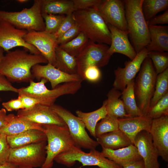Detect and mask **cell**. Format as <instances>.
<instances>
[{"mask_svg": "<svg viewBox=\"0 0 168 168\" xmlns=\"http://www.w3.org/2000/svg\"><path fill=\"white\" fill-rule=\"evenodd\" d=\"M41 0H35L31 7L20 12L0 10V21H7L16 28L28 31H44L45 24L41 12Z\"/></svg>", "mask_w": 168, "mask_h": 168, "instance_id": "52a82bcc", "label": "cell"}, {"mask_svg": "<svg viewBox=\"0 0 168 168\" xmlns=\"http://www.w3.org/2000/svg\"><path fill=\"white\" fill-rule=\"evenodd\" d=\"M109 47L107 44L96 43L89 40L76 58L77 74L83 80L84 72L87 67L94 66L99 68L108 64L111 56L108 52Z\"/></svg>", "mask_w": 168, "mask_h": 168, "instance_id": "8fae6325", "label": "cell"}, {"mask_svg": "<svg viewBox=\"0 0 168 168\" xmlns=\"http://www.w3.org/2000/svg\"><path fill=\"white\" fill-rule=\"evenodd\" d=\"M134 79L127 85L121 92V98L126 114L131 117L142 116V113L138 106L134 91Z\"/></svg>", "mask_w": 168, "mask_h": 168, "instance_id": "4dcf8cb0", "label": "cell"}, {"mask_svg": "<svg viewBox=\"0 0 168 168\" xmlns=\"http://www.w3.org/2000/svg\"><path fill=\"white\" fill-rule=\"evenodd\" d=\"M147 115L152 119L168 115V92L149 108Z\"/></svg>", "mask_w": 168, "mask_h": 168, "instance_id": "8d00e7d4", "label": "cell"}, {"mask_svg": "<svg viewBox=\"0 0 168 168\" xmlns=\"http://www.w3.org/2000/svg\"><path fill=\"white\" fill-rule=\"evenodd\" d=\"M149 133L162 160L168 162V115L152 119Z\"/></svg>", "mask_w": 168, "mask_h": 168, "instance_id": "ac0fdd59", "label": "cell"}, {"mask_svg": "<svg viewBox=\"0 0 168 168\" xmlns=\"http://www.w3.org/2000/svg\"><path fill=\"white\" fill-rule=\"evenodd\" d=\"M147 57L151 59L157 74L168 68V52L157 51H149L148 52Z\"/></svg>", "mask_w": 168, "mask_h": 168, "instance_id": "d590c367", "label": "cell"}, {"mask_svg": "<svg viewBox=\"0 0 168 168\" xmlns=\"http://www.w3.org/2000/svg\"><path fill=\"white\" fill-rule=\"evenodd\" d=\"M7 121L6 125L0 128V133L7 136L17 134L32 129L43 131L42 125L22 119L14 114L7 115Z\"/></svg>", "mask_w": 168, "mask_h": 168, "instance_id": "d4e9b609", "label": "cell"}, {"mask_svg": "<svg viewBox=\"0 0 168 168\" xmlns=\"http://www.w3.org/2000/svg\"><path fill=\"white\" fill-rule=\"evenodd\" d=\"M0 91H11L18 93V90L5 76L0 74Z\"/></svg>", "mask_w": 168, "mask_h": 168, "instance_id": "bcb514c9", "label": "cell"}, {"mask_svg": "<svg viewBox=\"0 0 168 168\" xmlns=\"http://www.w3.org/2000/svg\"><path fill=\"white\" fill-rule=\"evenodd\" d=\"M157 74L148 57L143 61L134 83L137 105L143 115H146L153 96Z\"/></svg>", "mask_w": 168, "mask_h": 168, "instance_id": "5b68a950", "label": "cell"}, {"mask_svg": "<svg viewBox=\"0 0 168 168\" xmlns=\"http://www.w3.org/2000/svg\"><path fill=\"white\" fill-rule=\"evenodd\" d=\"M55 67L69 74H77V67L76 58L66 52L58 46L55 48Z\"/></svg>", "mask_w": 168, "mask_h": 168, "instance_id": "f546056e", "label": "cell"}, {"mask_svg": "<svg viewBox=\"0 0 168 168\" xmlns=\"http://www.w3.org/2000/svg\"><path fill=\"white\" fill-rule=\"evenodd\" d=\"M121 95V92L114 87L109 91L107 95V99L103 102L107 114L118 118L130 117L126 114L123 100L119 98Z\"/></svg>", "mask_w": 168, "mask_h": 168, "instance_id": "4316f807", "label": "cell"}, {"mask_svg": "<svg viewBox=\"0 0 168 168\" xmlns=\"http://www.w3.org/2000/svg\"><path fill=\"white\" fill-rule=\"evenodd\" d=\"M2 105L4 108L8 111L23 109L22 102L18 98L11 100L7 102H3Z\"/></svg>", "mask_w": 168, "mask_h": 168, "instance_id": "ee69618b", "label": "cell"}, {"mask_svg": "<svg viewBox=\"0 0 168 168\" xmlns=\"http://www.w3.org/2000/svg\"><path fill=\"white\" fill-rule=\"evenodd\" d=\"M6 110L4 108L0 110V128L4 127L7 124Z\"/></svg>", "mask_w": 168, "mask_h": 168, "instance_id": "681fc988", "label": "cell"}, {"mask_svg": "<svg viewBox=\"0 0 168 168\" xmlns=\"http://www.w3.org/2000/svg\"><path fill=\"white\" fill-rule=\"evenodd\" d=\"M118 118L108 115L101 119L96 125L95 133L96 138L106 133L117 130L119 129Z\"/></svg>", "mask_w": 168, "mask_h": 168, "instance_id": "e575fe53", "label": "cell"}, {"mask_svg": "<svg viewBox=\"0 0 168 168\" xmlns=\"http://www.w3.org/2000/svg\"><path fill=\"white\" fill-rule=\"evenodd\" d=\"M7 136L0 133V165L7 162L10 148L7 141Z\"/></svg>", "mask_w": 168, "mask_h": 168, "instance_id": "b9f144b4", "label": "cell"}, {"mask_svg": "<svg viewBox=\"0 0 168 168\" xmlns=\"http://www.w3.org/2000/svg\"><path fill=\"white\" fill-rule=\"evenodd\" d=\"M142 8L146 21L154 17L158 13L168 9V0H143Z\"/></svg>", "mask_w": 168, "mask_h": 168, "instance_id": "1f68e13d", "label": "cell"}, {"mask_svg": "<svg viewBox=\"0 0 168 168\" xmlns=\"http://www.w3.org/2000/svg\"><path fill=\"white\" fill-rule=\"evenodd\" d=\"M24 39L35 47L47 60L48 63L55 67V50L58 45L57 39L53 34L44 31H28Z\"/></svg>", "mask_w": 168, "mask_h": 168, "instance_id": "5bb4252c", "label": "cell"}, {"mask_svg": "<svg viewBox=\"0 0 168 168\" xmlns=\"http://www.w3.org/2000/svg\"><path fill=\"white\" fill-rule=\"evenodd\" d=\"M147 53L146 48H144L137 54L133 59L126 61L124 68L118 67L114 70L115 79L113 84L114 88L122 91L127 85L134 79L144 60L147 57Z\"/></svg>", "mask_w": 168, "mask_h": 168, "instance_id": "2e32d148", "label": "cell"}, {"mask_svg": "<svg viewBox=\"0 0 168 168\" xmlns=\"http://www.w3.org/2000/svg\"><path fill=\"white\" fill-rule=\"evenodd\" d=\"M18 168H32L31 167L26 166H19Z\"/></svg>", "mask_w": 168, "mask_h": 168, "instance_id": "db71d44e", "label": "cell"}, {"mask_svg": "<svg viewBox=\"0 0 168 168\" xmlns=\"http://www.w3.org/2000/svg\"><path fill=\"white\" fill-rule=\"evenodd\" d=\"M168 92V68L157 74L155 91L151 100L150 108L155 105Z\"/></svg>", "mask_w": 168, "mask_h": 168, "instance_id": "836d02e7", "label": "cell"}, {"mask_svg": "<svg viewBox=\"0 0 168 168\" xmlns=\"http://www.w3.org/2000/svg\"><path fill=\"white\" fill-rule=\"evenodd\" d=\"M48 81L44 78H42L40 82H37L32 80L28 86L18 89V95L33 98L38 101L39 104L51 107L60 96L76 93L81 87L82 81L64 83L52 90L48 89L45 85Z\"/></svg>", "mask_w": 168, "mask_h": 168, "instance_id": "277c9868", "label": "cell"}, {"mask_svg": "<svg viewBox=\"0 0 168 168\" xmlns=\"http://www.w3.org/2000/svg\"><path fill=\"white\" fill-rule=\"evenodd\" d=\"M31 72L34 78L38 80L44 78L49 81L52 89L61 83L83 81L77 74L66 73L49 63L44 65L36 64L32 67Z\"/></svg>", "mask_w": 168, "mask_h": 168, "instance_id": "e0dca14e", "label": "cell"}, {"mask_svg": "<svg viewBox=\"0 0 168 168\" xmlns=\"http://www.w3.org/2000/svg\"><path fill=\"white\" fill-rule=\"evenodd\" d=\"M42 16L45 21L44 31L54 34L58 30L62 23L65 18V15H53L41 13Z\"/></svg>", "mask_w": 168, "mask_h": 168, "instance_id": "74e56055", "label": "cell"}, {"mask_svg": "<svg viewBox=\"0 0 168 168\" xmlns=\"http://www.w3.org/2000/svg\"><path fill=\"white\" fill-rule=\"evenodd\" d=\"M122 168H145V167L144 161L142 159L126 165Z\"/></svg>", "mask_w": 168, "mask_h": 168, "instance_id": "c3c4849f", "label": "cell"}, {"mask_svg": "<svg viewBox=\"0 0 168 168\" xmlns=\"http://www.w3.org/2000/svg\"><path fill=\"white\" fill-rule=\"evenodd\" d=\"M4 50L1 47H0V62L1 61L2 58L4 56Z\"/></svg>", "mask_w": 168, "mask_h": 168, "instance_id": "816d5d0a", "label": "cell"}, {"mask_svg": "<svg viewBox=\"0 0 168 168\" xmlns=\"http://www.w3.org/2000/svg\"><path fill=\"white\" fill-rule=\"evenodd\" d=\"M41 63H48L41 54L28 53L18 49L8 51L0 62V74L10 82H30L34 78L31 72L32 67Z\"/></svg>", "mask_w": 168, "mask_h": 168, "instance_id": "6da1fadb", "label": "cell"}, {"mask_svg": "<svg viewBox=\"0 0 168 168\" xmlns=\"http://www.w3.org/2000/svg\"><path fill=\"white\" fill-rule=\"evenodd\" d=\"M101 152L105 157L122 167L142 159L137 148L133 144L116 150L102 147Z\"/></svg>", "mask_w": 168, "mask_h": 168, "instance_id": "7402d4cb", "label": "cell"}, {"mask_svg": "<svg viewBox=\"0 0 168 168\" xmlns=\"http://www.w3.org/2000/svg\"><path fill=\"white\" fill-rule=\"evenodd\" d=\"M102 147L116 150L133 144L128 137L120 130L104 134L96 138Z\"/></svg>", "mask_w": 168, "mask_h": 168, "instance_id": "484cf974", "label": "cell"}, {"mask_svg": "<svg viewBox=\"0 0 168 168\" xmlns=\"http://www.w3.org/2000/svg\"><path fill=\"white\" fill-rule=\"evenodd\" d=\"M1 98L0 97V102L1 101Z\"/></svg>", "mask_w": 168, "mask_h": 168, "instance_id": "11a10c76", "label": "cell"}, {"mask_svg": "<svg viewBox=\"0 0 168 168\" xmlns=\"http://www.w3.org/2000/svg\"><path fill=\"white\" fill-rule=\"evenodd\" d=\"M150 42L146 48L148 52L168 51V26H148Z\"/></svg>", "mask_w": 168, "mask_h": 168, "instance_id": "603a6c76", "label": "cell"}, {"mask_svg": "<svg viewBox=\"0 0 168 168\" xmlns=\"http://www.w3.org/2000/svg\"><path fill=\"white\" fill-rule=\"evenodd\" d=\"M80 32L79 26L76 22L71 28L57 39L58 45L70 41L76 37Z\"/></svg>", "mask_w": 168, "mask_h": 168, "instance_id": "ab89813d", "label": "cell"}, {"mask_svg": "<svg viewBox=\"0 0 168 168\" xmlns=\"http://www.w3.org/2000/svg\"><path fill=\"white\" fill-rule=\"evenodd\" d=\"M17 1L20 3H23L26 2L28 1L27 0H17Z\"/></svg>", "mask_w": 168, "mask_h": 168, "instance_id": "f5cc1de1", "label": "cell"}, {"mask_svg": "<svg viewBox=\"0 0 168 168\" xmlns=\"http://www.w3.org/2000/svg\"><path fill=\"white\" fill-rule=\"evenodd\" d=\"M107 25L111 36L108 50L109 54L112 56L114 53H119L128 57L130 60L133 59L137 54L129 40L128 34L109 24Z\"/></svg>", "mask_w": 168, "mask_h": 168, "instance_id": "ffe728a7", "label": "cell"}, {"mask_svg": "<svg viewBox=\"0 0 168 168\" xmlns=\"http://www.w3.org/2000/svg\"><path fill=\"white\" fill-rule=\"evenodd\" d=\"M73 13L66 15L58 30L56 33L53 34L57 39L75 24L76 21Z\"/></svg>", "mask_w": 168, "mask_h": 168, "instance_id": "f35d334b", "label": "cell"}, {"mask_svg": "<svg viewBox=\"0 0 168 168\" xmlns=\"http://www.w3.org/2000/svg\"><path fill=\"white\" fill-rule=\"evenodd\" d=\"M50 107L66 124L75 146L91 150L95 149L99 145L96 141L89 137L84 124L77 116L59 105L54 104Z\"/></svg>", "mask_w": 168, "mask_h": 168, "instance_id": "30bf717a", "label": "cell"}, {"mask_svg": "<svg viewBox=\"0 0 168 168\" xmlns=\"http://www.w3.org/2000/svg\"><path fill=\"white\" fill-rule=\"evenodd\" d=\"M143 0H124L128 35L137 54L150 42L149 28L142 12Z\"/></svg>", "mask_w": 168, "mask_h": 168, "instance_id": "7a4b0ae2", "label": "cell"}, {"mask_svg": "<svg viewBox=\"0 0 168 168\" xmlns=\"http://www.w3.org/2000/svg\"><path fill=\"white\" fill-rule=\"evenodd\" d=\"M47 141L11 148L7 162L18 166L41 167L46 158Z\"/></svg>", "mask_w": 168, "mask_h": 168, "instance_id": "9c48e42d", "label": "cell"}, {"mask_svg": "<svg viewBox=\"0 0 168 168\" xmlns=\"http://www.w3.org/2000/svg\"><path fill=\"white\" fill-rule=\"evenodd\" d=\"M152 119L147 115L118 118L119 128L129 139L133 144L136 135L141 131L149 132Z\"/></svg>", "mask_w": 168, "mask_h": 168, "instance_id": "44dd1931", "label": "cell"}, {"mask_svg": "<svg viewBox=\"0 0 168 168\" xmlns=\"http://www.w3.org/2000/svg\"><path fill=\"white\" fill-rule=\"evenodd\" d=\"M27 32L26 30L16 28L7 21H0V47L7 52L15 47H23L31 54H41L35 47L24 39Z\"/></svg>", "mask_w": 168, "mask_h": 168, "instance_id": "7c38bea8", "label": "cell"}, {"mask_svg": "<svg viewBox=\"0 0 168 168\" xmlns=\"http://www.w3.org/2000/svg\"><path fill=\"white\" fill-rule=\"evenodd\" d=\"M18 166L8 162L4 164L0 165V168H18Z\"/></svg>", "mask_w": 168, "mask_h": 168, "instance_id": "f907efd6", "label": "cell"}, {"mask_svg": "<svg viewBox=\"0 0 168 168\" xmlns=\"http://www.w3.org/2000/svg\"><path fill=\"white\" fill-rule=\"evenodd\" d=\"M73 13L80 31L89 40L96 43L110 45V32L97 10L90 8L77 10Z\"/></svg>", "mask_w": 168, "mask_h": 168, "instance_id": "3957f363", "label": "cell"}, {"mask_svg": "<svg viewBox=\"0 0 168 168\" xmlns=\"http://www.w3.org/2000/svg\"><path fill=\"white\" fill-rule=\"evenodd\" d=\"M101 73L99 68L94 66L87 67L84 73V80L91 82L98 81L100 78Z\"/></svg>", "mask_w": 168, "mask_h": 168, "instance_id": "7bdbcfd3", "label": "cell"}, {"mask_svg": "<svg viewBox=\"0 0 168 168\" xmlns=\"http://www.w3.org/2000/svg\"><path fill=\"white\" fill-rule=\"evenodd\" d=\"M133 144L143 160L145 168H160L158 152L148 131L143 130L137 134Z\"/></svg>", "mask_w": 168, "mask_h": 168, "instance_id": "d6986e66", "label": "cell"}, {"mask_svg": "<svg viewBox=\"0 0 168 168\" xmlns=\"http://www.w3.org/2000/svg\"><path fill=\"white\" fill-rule=\"evenodd\" d=\"M54 161L68 167H72L78 161L82 163V166H97L99 168H122L95 149L90 150V152L87 153L75 146L59 154Z\"/></svg>", "mask_w": 168, "mask_h": 168, "instance_id": "ba28073f", "label": "cell"}, {"mask_svg": "<svg viewBox=\"0 0 168 168\" xmlns=\"http://www.w3.org/2000/svg\"><path fill=\"white\" fill-rule=\"evenodd\" d=\"M77 116L83 122L86 128L93 137L96 138L95 128L97 122L107 115L105 105L103 102L102 106L94 111L85 113L80 110L76 111Z\"/></svg>", "mask_w": 168, "mask_h": 168, "instance_id": "f1b7e54d", "label": "cell"}, {"mask_svg": "<svg viewBox=\"0 0 168 168\" xmlns=\"http://www.w3.org/2000/svg\"><path fill=\"white\" fill-rule=\"evenodd\" d=\"M88 40L84 34L81 32L72 40L58 46L69 54L76 58L86 46Z\"/></svg>", "mask_w": 168, "mask_h": 168, "instance_id": "d6a6232c", "label": "cell"}, {"mask_svg": "<svg viewBox=\"0 0 168 168\" xmlns=\"http://www.w3.org/2000/svg\"><path fill=\"white\" fill-rule=\"evenodd\" d=\"M47 137L46 158L41 168H52L54 158L60 153L75 146L68 127L55 124H43Z\"/></svg>", "mask_w": 168, "mask_h": 168, "instance_id": "8992f818", "label": "cell"}, {"mask_svg": "<svg viewBox=\"0 0 168 168\" xmlns=\"http://www.w3.org/2000/svg\"><path fill=\"white\" fill-rule=\"evenodd\" d=\"M16 115L22 119L41 125L55 124L67 127L63 119L50 107L40 104L29 109L19 110Z\"/></svg>", "mask_w": 168, "mask_h": 168, "instance_id": "9a60e30c", "label": "cell"}, {"mask_svg": "<svg viewBox=\"0 0 168 168\" xmlns=\"http://www.w3.org/2000/svg\"><path fill=\"white\" fill-rule=\"evenodd\" d=\"M97 10L107 24L128 34L124 0H102Z\"/></svg>", "mask_w": 168, "mask_h": 168, "instance_id": "4fadbf2b", "label": "cell"}, {"mask_svg": "<svg viewBox=\"0 0 168 168\" xmlns=\"http://www.w3.org/2000/svg\"><path fill=\"white\" fill-rule=\"evenodd\" d=\"M147 22L148 26L168 24V10H166L162 14L155 16L150 20L147 21Z\"/></svg>", "mask_w": 168, "mask_h": 168, "instance_id": "f6af8a7d", "label": "cell"}, {"mask_svg": "<svg viewBox=\"0 0 168 168\" xmlns=\"http://www.w3.org/2000/svg\"><path fill=\"white\" fill-rule=\"evenodd\" d=\"M75 11L72 0H41V13L67 15Z\"/></svg>", "mask_w": 168, "mask_h": 168, "instance_id": "83f0119b", "label": "cell"}, {"mask_svg": "<svg viewBox=\"0 0 168 168\" xmlns=\"http://www.w3.org/2000/svg\"><path fill=\"white\" fill-rule=\"evenodd\" d=\"M7 139L11 148L47 140L45 133L41 130L36 129H30L14 135L7 136Z\"/></svg>", "mask_w": 168, "mask_h": 168, "instance_id": "cb8c5ba5", "label": "cell"}, {"mask_svg": "<svg viewBox=\"0 0 168 168\" xmlns=\"http://www.w3.org/2000/svg\"><path fill=\"white\" fill-rule=\"evenodd\" d=\"M21 101L23 109L31 108L37 104H39L38 101L35 99L25 95H18V97Z\"/></svg>", "mask_w": 168, "mask_h": 168, "instance_id": "7dc6e473", "label": "cell"}, {"mask_svg": "<svg viewBox=\"0 0 168 168\" xmlns=\"http://www.w3.org/2000/svg\"><path fill=\"white\" fill-rule=\"evenodd\" d=\"M75 11L93 8L97 10L102 0H72Z\"/></svg>", "mask_w": 168, "mask_h": 168, "instance_id": "60d3db41", "label": "cell"}]
</instances>
